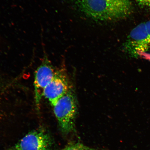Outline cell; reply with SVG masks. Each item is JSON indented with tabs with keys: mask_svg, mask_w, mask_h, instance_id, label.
Listing matches in <instances>:
<instances>
[{
	"mask_svg": "<svg viewBox=\"0 0 150 150\" xmlns=\"http://www.w3.org/2000/svg\"><path fill=\"white\" fill-rule=\"evenodd\" d=\"M79 10L93 19L101 21L121 20L132 13L130 0H72Z\"/></svg>",
	"mask_w": 150,
	"mask_h": 150,
	"instance_id": "obj_1",
	"label": "cell"
},
{
	"mask_svg": "<svg viewBox=\"0 0 150 150\" xmlns=\"http://www.w3.org/2000/svg\"><path fill=\"white\" fill-rule=\"evenodd\" d=\"M53 107L54 114L62 132L67 134L74 131L77 106L72 88Z\"/></svg>",
	"mask_w": 150,
	"mask_h": 150,
	"instance_id": "obj_2",
	"label": "cell"
},
{
	"mask_svg": "<svg viewBox=\"0 0 150 150\" xmlns=\"http://www.w3.org/2000/svg\"><path fill=\"white\" fill-rule=\"evenodd\" d=\"M44 48V55L42 62L35 70L34 81L35 99L37 109H39L45 89L54 76L55 71L49 59Z\"/></svg>",
	"mask_w": 150,
	"mask_h": 150,
	"instance_id": "obj_3",
	"label": "cell"
},
{
	"mask_svg": "<svg viewBox=\"0 0 150 150\" xmlns=\"http://www.w3.org/2000/svg\"><path fill=\"white\" fill-rule=\"evenodd\" d=\"M124 49L135 57L150 49V40L145 23L139 24L131 31L124 45Z\"/></svg>",
	"mask_w": 150,
	"mask_h": 150,
	"instance_id": "obj_4",
	"label": "cell"
},
{
	"mask_svg": "<svg viewBox=\"0 0 150 150\" xmlns=\"http://www.w3.org/2000/svg\"><path fill=\"white\" fill-rule=\"evenodd\" d=\"M71 88L66 72L61 69L55 71L53 78L45 90L44 97L54 106Z\"/></svg>",
	"mask_w": 150,
	"mask_h": 150,
	"instance_id": "obj_5",
	"label": "cell"
},
{
	"mask_svg": "<svg viewBox=\"0 0 150 150\" xmlns=\"http://www.w3.org/2000/svg\"><path fill=\"white\" fill-rule=\"evenodd\" d=\"M53 141L49 134L42 129L28 133L15 146L16 150H52Z\"/></svg>",
	"mask_w": 150,
	"mask_h": 150,
	"instance_id": "obj_6",
	"label": "cell"
},
{
	"mask_svg": "<svg viewBox=\"0 0 150 150\" xmlns=\"http://www.w3.org/2000/svg\"><path fill=\"white\" fill-rule=\"evenodd\" d=\"M63 150H84L81 146L79 145H74L69 146L65 148Z\"/></svg>",
	"mask_w": 150,
	"mask_h": 150,
	"instance_id": "obj_7",
	"label": "cell"
},
{
	"mask_svg": "<svg viewBox=\"0 0 150 150\" xmlns=\"http://www.w3.org/2000/svg\"><path fill=\"white\" fill-rule=\"evenodd\" d=\"M140 5L150 7V0H136Z\"/></svg>",
	"mask_w": 150,
	"mask_h": 150,
	"instance_id": "obj_8",
	"label": "cell"
},
{
	"mask_svg": "<svg viewBox=\"0 0 150 150\" xmlns=\"http://www.w3.org/2000/svg\"><path fill=\"white\" fill-rule=\"evenodd\" d=\"M1 82H0V86H1Z\"/></svg>",
	"mask_w": 150,
	"mask_h": 150,
	"instance_id": "obj_9",
	"label": "cell"
}]
</instances>
